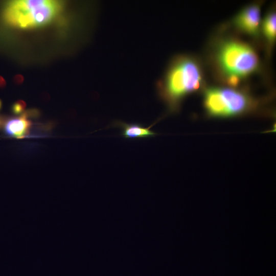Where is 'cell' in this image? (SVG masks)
Wrapping results in <instances>:
<instances>
[{
    "label": "cell",
    "mask_w": 276,
    "mask_h": 276,
    "mask_svg": "<svg viewBox=\"0 0 276 276\" xmlns=\"http://www.w3.org/2000/svg\"><path fill=\"white\" fill-rule=\"evenodd\" d=\"M204 106L210 116L217 118L229 117L220 88L212 87L205 91Z\"/></svg>",
    "instance_id": "obj_6"
},
{
    "label": "cell",
    "mask_w": 276,
    "mask_h": 276,
    "mask_svg": "<svg viewBox=\"0 0 276 276\" xmlns=\"http://www.w3.org/2000/svg\"><path fill=\"white\" fill-rule=\"evenodd\" d=\"M235 24L245 33L251 35H257L260 24L259 6L252 4L245 8L235 19Z\"/></svg>",
    "instance_id": "obj_5"
},
{
    "label": "cell",
    "mask_w": 276,
    "mask_h": 276,
    "mask_svg": "<svg viewBox=\"0 0 276 276\" xmlns=\"http://www.w3.org/2000/svg\"><path fill=\"white\" fill-rule=\"evenodd\" d=\"M217 60L227 77H245L256 71L259 65V59L254 50L237 41L223 42L218 49Z\"/></svg>",
    "instance_id": "obj_3"
},
{
    "label": "cell",
    "mask_w": 276,
    "mask_h": 276,
    "mask_svg": "<svg viewBox=\"0 0 276 276\" xmlns=\"http://www.w3.org/2000/svg\"><path fill=\"white\" fill-rule=\"evenodd\" d=\"M60 2L14 1L6 7L3 17L9 25L22 28L42 26L51 21L61 10Z\"/></svg>",
    "instance_id": "obj_2"
},
{
    "label": "cell",
    "mask_w": 276,
    "mask_h": 276,
    "mask_svg": "<svg viewBox=\"0 0 276 276\" xmlns=\"http://www.w3.org/2000/svg\"><path fill=\"white\" fill-rule=\"evenodd\" d=\"M2 101L0 100V109L2 108Z\"/></svg>",
    "instance_id": "obj_13"
},
{
    "label": "cell",
    "mask_w": 276,
    "mask_h": 276,
    "mask_svg": "<svg viewBox=\"0 0 276 276\" xmlns=\"http://www.w3.org/2000/svg\"><path fill=\"white\" fill-rule=\"evenodd\" d=\"M14 81L17 84L21 83L24 81V77L20 75H17L15 77Z\"/></svg>",
    "instance_id": "obj_11"
},
{
    "label": "cell",
    "mask_w": 276,
    "mask_h": 276,
    "mask_svg": "<svg viewBox=\"0 0 276 276\" xmlns=\"http://www.w3.org/2000/svg\"><path fill=\"white\" fill-rule=\"evenodd\" d=\"M202 75L195 60L178 55L171 61L164 75L156 84L160 99L171 111L178 110L182 100L201 86Z\"/></svg>",
    "instance_id": "obj_1"
},
{
    "label": "cell",
    "mask_w": 276,
    "mask_h": 276,
    "mask_svg": "<svg viewBox=\"0 0 276 276\" xmlns=\"http://www.w3.org/2000/svg\"><path fill=\"white\" fill-rule=\"evenodd\" d=\"M31 126V121L22 113L20 117L12 118L6 122L4 131L9 136L21 138L29 133Z\"/></svg>",
    "instance_id": "obj_7"
},
{
    "label": "cell",
    "mask_w": 276,
    "mask_h": 276,
    "mask_svg": "<svg viewBox=\"0 0 276 276\" xmlns=\"http://www.w3.org/2000/svg\"><path fill=\"white\" fill-rule=\"evenodd\" d=\"M26 107V103L23 100L16 101L12 106L11 110L14 114L22 113Z\"/></svg>",
    "instance_id": "obj_10"
},
{
    "label": "cell",
    "mask_w": 276,
    "mask_h": 276,
    "mask_svg": "<svg viewBox=\"0 0 276 276\" xmlns=\"http://www.w3.org/2000/svg\"><path fill=\"white\" fill-rule=\"evenodd\" d=\"M275 13L271 11L267 14L263 23V33L270 43L275 39Z\"/></svg>",
    "instance_id": "obj_9"
},
{
    "label": "cell",
    "mask_w": 276,
    "mask_h": 276,
    "mask_svg": "<svg viewBox=\"0 0 276 276\" xmlns=\"http://www.w3.org/2000/svg\"><path fill=\"white\" fill-rule=\"evenodd\" d=\"M6 84V82L3 77L0 76V87L4 86Z\"/></svg>",
    "instance_id": "obj_12"
},
{
    "label": "cell",
    "mask_w": 276,
    "mask_h": 276,
    "mask_svg": "<svg viewBox=\"0 0 276 276\" xmlns=\"http://www.w3.org/2000/svg\"><path fill=\"white\" fill-rule=\"evenodd\" d=\"M229 117L244 113L249 107L250 100L245 93L229 88H220Z\"/></svg>",
    "instance_id": "obj_4"
},
{
    "label": "cell",
    "mask_w": 276,
    "mask_h": 276,
    "mask_svg": "<svg viewBox=\"0 0 276 276\" xmlns=\"http://www.w3.org/2000/svg\"><path fill=\"white\" fill-rule=\"evenodd\" d=\"M1 120H0V125H1Z\"/></svg>",
    "instance_id": "obj_14"
},
{
    "label": "cell",
    "mask_w": 276,
    "mask_h": 276,
    "mask_svg": "<svg viewBox=\"0 0 276 276\" xmlns=\"http://www.w3.org/2000/svg\"><path fill=\"white\" fill-rule=\"evenodd\" d=\"M114 125L121 127L122 135L126 139L148 138L157 134L151 130L152 125L146 127L139 124L116 122Z\"/></svg>",
    "instance_id": "obj_8"
}]
</instances>
